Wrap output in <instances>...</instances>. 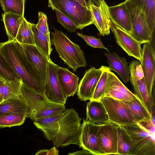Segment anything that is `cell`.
I'll use <instances>...</instances> for the list:
<instances>
[{
    "label": "cell",
    "mask_w": 155,
    "mask_h": 155,
    "mask_svg": "<svg viewBox=\"0 0 155 155\" xmlns=\"http://www.w3.org/2000/svg\"><path fill=\"white\" fill-rule=\"evenodd\" d=\"M38 21L36 27L39 32L50 39V32L47 22V17L44 13L39 12L38 13Z\"/></svg>",
    "instance_id": "38"
},
{
    "label": "cell",
    "mask_w": 155,
    "mask_h": 155,
    "mask_svg": "<svg viewBox=\"0 0 155 155\" xmlns=\"http://www.w3.org/2000/svg\"><path fill=\"white\" fill-rule=\"evenodd\" d=\"M21 91V96L28 107L27 117L33 121L56 115L65 110L64 104L51 101L45 94L37 93L24 84Z\"/></svg>",
    "instance_id": "2"
},
{
    "label": "cell",
    "mask_w": 155,
    "mask_h": 155,
    "mask_svg": "<svg viewBox=\"0 0 155 155\" xmlns=\"http://www.w3.org/2000/svg\"><path fill=\"white\" fill-rule=\"evenodd\" d=\"M33 32L35 45L41 50L49 58L52 51L50 39L38 32L36 25L30 23Z\"/></svg>",
    "instance_id": "29"
},
{
    "label": "cell",
    "mask_w": 155,
    "mask_h": 155,
    "mask_svg": "<svg viewBox=\"0 0 155 155\" xmlns=\"http://www.w3.org/2000/svg\"><path fill=\"white\" fill-rule=\"evenodd\" d=\"M81 119L74 109L65 110L58 121L59 129L57 134L52 140L54 146L58 148L73 144L81 148Z\"/></svg>",
    "instance_id": "4"
},
{
    "label": "cell",
    "mask_w": 155,
    "mask_h": 155,
    "mask_svg": "<svg viewBox=\"0 0 155 155\" xmlns=\"http://www.w3.org/2000/svg\"><path fill=\"white\" fill-rule=\"evenodd\" d=\"M152 135L133 143L129 155H155L154 134Z\"/></svg>",
    "instance_id": "24"
},
{
    "label": "cell",
    "mask_w": 155,
    "mask_h": 155,
    "mask_svg": "<svg viewBox=\"0 0 155 155\" xmlns=\"http://www.w3.org/2000/svg\"><path fill=\"white\" fill-rule=\"evenodd\" d=\"M138 124L150 135L155 133V126L151 119H145L137 122Z\"/></svg>",
    "instance_id": "40"
},
{
    "label": "cell",
    "mask_w": 155,
    "mask_h": 155,
    "mask_svg": "<svg viewBox=\"0 0 155 155\" xmlns=\"http://www.w3.org/2000/svg\"><path fill=\"white\" fill-rule=\"evenodd\" d=\"M4 84L0 86V102L3 100Z\"/></svg>",
    "instance_id": "44"
},
{
    "label": "cell",
    "mask_w": 155,
    "mask_h": 155,
    "mask_svg": "<svg viewBox=\"0 0 155 155\" xmlns=\"http://www.w3.org/2000/svg\"><path fill=\"white\" fill-rule=\"evenodd\" d=\"M25 0H0L4 13L24 16Z\"/></svg>",
    "instance_id": "31"
},
{
    "label": "cell",
    "mask_w": 155,
    "mask_h": 155,
    "mask_svg": "<svg viewBox=\"0 0 155 155\" xmlns=\"http://www.w3.org/2000/svg\"><path fill=\"white\" fill-rule=\"evenodd\" d=\"M117 126L110 123L101 125L98 131V141L105 155H117Z\"/></svg>",
    "instance_id": "16"
},
{
    "label": "cell",
    "mask_w": 155,
    "mask_h": 155,
    "mask_svg": "<svg viewBox=\"0 0 155 155\" xmlns=\"http://www.w3.org/2000/svg\"><path fill=\"white\" fill-rule=\"evenodd\" d=\"M63 114V112L52 116L38 119L33 121V124L38 129L43 132L45 138L48 140L52 141L58 132V121Z\"/></svg>",
    "instance_id": "21"
},
{
    "label": "cell",
    "mask_w": 155,
    "mask_h": 155,
    "mask_svg": "<svg viewBox=\"0 0 155 155\" xmlns=\"http://www.w3.org/2000/svg\"><path fill=\"white\" fill-rule=\"evenodd\" d=\"M87 2L91 13L93 24L96 27L101 36L108 35L110 33L111 22L109 6L104 0H101L98 5H94L90 0Z\"/></svg>",
    "instance_id": "12"
},
{
    "label": "cell",
    "mask_w": 155,
    "mask_h": 155,
    "mask_svg": "<svg viewBox=\"0 0 155 155\" xmlns=\"http://www.w3.org/2000/svg\"><path fill=\"white\" fill-rule=\"evenodd\" d=\"M108 10L111 22L130 34L132 29L130 16L125 1L117 5L109 6Z\"/></svg>",
    "instance_id": "18"
},
{
    "label": "cell",
    "mask_w": 155,
    "mask_h": 155,
    "mask_svg": "<svg viewBox=\"0 0 155 155\" xmlns=\"http://www.w3.org/2000/svg\"><path fill=\"white\" fill-rule=\"evenodd\" d=\"M151 120L153 124L155 125V113L154 110H153V111L151 114Z\"/></svg>",
    "instance_id": "46"
},
{
    "label": "cell",
    "mask_w": 155,
    "mask_h": 155,
    "mask_svg": "<svg viewBox=\"0 0 155 155\" xmlns=\"http://www.w3.org/2000/svg\"><path fill=\"white\" fill-rule=\"evenodd\" d=\"M101 125L93 123L84 119L81 124V147L93 155H105L98 138V133Z\"/></svg>",
    "instance_id": "9"
},
{
    "label": "cell",
    "mask_w": 155,
    "mask_h": 155,
    "mask_svg": "<svg viewBox=\"0 0 155 155\" xmlns=\"http://www.w3.org/2000/svg\"><path fill=\"white\" fill-rule=\"evenodd\" d=\"M28 107L24 100L20 97L3 100L0 102V115L5 114L25 115L28 114Z\"/></svg>",
    "instance_id": "23"
},
{
    "label": "cell",
    "mask_w": 155,
    "mask_h": 155,
    "mask_svg": "<svg viewBox=\"0 0 155 155\" xmlns=\"http://www.w3.org/2000/svg\"><path fill=\"white\" fill-rule=\"evenodd\" d=\"M21 44L26 55L45 84L48 81L49 61L51 58L35 45Z\"/></svg>",
    "instance_id": "13"
},
{
    "label": "cell",
    "mask_w": 155,
    "mask_h": 155,
    "mask_svg": "<svg viewBox=\"0 0 155 155\" xmlns=\"http://www.w3.org/2000/svg\"><path fill=\"white\" fill-rule=\"evenodd\" d=\"M117 155H129L133 145L129 134L120 126H117Z\"/></svg>",
    "instance_id": "27"
},
{
    "label": "cell",
    "mask_w": 155,
    "mask_h": 155,
    "mask_svg": "<svg viewBox=\"0 0 155 155\" xmlns=\"http://www.w3.org/2000/svg\"><path fill=\"white\" fill-rule=\"evenodd\" d=\"M59 154V151L56 148L55 146H54L49 150L48 149H42L38 151L35 155H58Z\"/></svg>",
    "instance_id": "41"
},
{
    "label": "cell",
    "mask_w": 155,
    "mask_h": 155,
    "mask_svg": "<svg viewBox=\"0 0 155 155\" xmlns=\"http://www.w3.org/2000/svg\"><path fill=\"white\" fill-rule=\"evenodd\" d=\"M77 34L82 38L89 46L93 48L104 49L109 52L108 48L103 44L101 38H97L92 36L84 35L79 33H77Z\"/></svg>",
    "instance_id": "39"
},
{
    "label": "cell",
    "mask_w": 155,
    "mask_h": 155,
    "mask_svg": "<svg viewBox=\"0 0 155 155\" xmlns=\"http://www.w3.org/2000/svg\"><path fill=\"white\" fill-rule=\"evenodd\" d=\"M94 5H98L101 0H90Z\"/></svg>",
    "instance_id": "47"
},
{
    "label": "cell",
    "mask_w": 155,
    "mask_h": 155,
    "mask_svg": "<svg viewBox=\"0 0 155 155\" xmlns=\"http://www.w3.org/2000/svg\"><path fill=\"white\" fill-rule=\"evenodd\" d=\"M30 23L24 17L15 39L20 44L35 45Z\"/></svg>",
    "instance_id": "28"
},
{
    "label": "cell",
    "mask_w": 155,
    "mask_h": 155,
    "mask_svg": "<svg viewBox=\"0 0 155 155\" xmlns=\"http://www.w3.org/2000/svg\"><path fill=\"white\" fill-rule=\"evenodd\" d=\"M86 120L99 125L110 123L105 108L100 100H91L87 103Z\"/></svg>",
    "instance_id": "20"
},
{
    "label": "cell",
    "mask_w": 155,
    "mask_h": 155,
    "mask_svg": "<svg viewBox=\"0 0 155 155\" xmlns=\"http://www.w3.org/2000/svg\"><path fill=\"white\" fill-rule=\"evenodd\" d=\"M125 2L130 16L132 29L130 35L141 44L150 43L153 33L149 27L144 12L129 1Z\"/></svg>",
    "instance_id": "7"
},
{
    "label": "cell",
    "mask_w": 155,
    "mask_h": 155,
    "mask_svg": "<svg viewBox=\"0 0 155 155\" xmlns=\"http://www.w3.org/2000/svg\"><path fill=\"white\" fill-rule=\"evenodd\" d=\"M109 71L108 67L105 66L91 100L100 101L104 97Z\"/></svg>",
    "instance_id": "35"
},
{
    "label": "cell",
    "mask_w": 155,
    "mask_h": 155,
    "mask_svg": "<svg viewBox=\"0 0 155 155\" xmlns=\"http://www.w3.org/2000/svg\"><path fill=\"white\" fill-rule=\"evenodd\" d=\"M129 68L130 80L134 94L151 114L154 102L153 96L150 95L148 91L140 61L137 60L132 61L130 64Z\"/></svg>",
    "instance_id": "6"
},
{
    "label": "cell",
    "mask_w": 155,
    "mask_h": 155,
    "mask_svg": "<svg viewBox=\"0 0 155 155\" xmlns=\"http://www.w3.org/2000/svg\"><path fill=\"white\" fill-rule=\"evenodd\" d=\"M110 71H113L119 76L123 81L127 83L130 81V73L128 63L124 57H120L115 52L104 54Z\"/></svg>",
    "instance_id": "22"
},
{
    "label": "cell",
    "mask_w": 155,
    "mask_h": 155,
    "mask_svg": "<svg viewBox=\"0 0 155 155\" xmlns=\"http://www.w3.org/2000/svg\"><path fill=\"white\" fill-rule=\"evenodd\" d=\"M0 51L25 85L45 94V84L26 55L21 44L15 39L0 44Z\"/></svg>",
    "instance_id": "1"
},
{
    "label": "cell",
    "mask_w": 155,
    "mask_h": 155,
    "mask_svg": "<svg viewBox=\"0 0 155 155\" xmlns=\"http://www.w3.org/2000/svg\"><path fill=\"white\" fill-rule=\"evenodd\" d=\"M48 6L68 17L80 30L93 24L89 8L84 6L76 0H48Z\"/></svg>",
    "instance_id": "5"
},
{
    "label": "cell",
    "mask_w": 155,
    "mask_h": 155,
    "mask_svg": "<svg viewBox=\"0 0 155 155\" xmlns=\"http://www.w3.org/2000/svg\"><path fill=\"white\" fill-rule=\"evenodd\" d=\"M110 29L117 44L128 56L133 57L140 61L142 54L141 44L130 34L115 25L112 22Z\"/></svg>",
    "instance_id": "11"
},
{
    "label": "cell",
    "mask_w": 155,
    "mask_h": 155,
    "mask_svg": "<svg viewBox=\"0 0 155 155\" xmlns=\"http://www.w3.org/2000/svg\"><path fill=\"white\" fill-rule=\"evenodd\" d=\"M23 84L21 80L5 81L4 86L3 100L20 97L22 95Z\"/></svg>",
    "instance_id": "30"
},
{
    "label": "cell",
    "mask_w": 155,
    "mask_h": 155,
    "mask_svg": "<svg viewBox=\"0 0 155 155\" xmlns=\"http://www.w3.org/2000/svg\"><path fill=\"white\" fill-rule=\"evenodd\" d=\"M57 73L62 91L67 97L73 96L77 92L79 77L65 68L58 66Z\"/></svg>",
    "instance_id": "19"
},
{
    "label": "cell",
    "mask_w": 155,
    "mask_h": 155,
    "mask_svg": "<svg viewBox=\"0 0 155 155\" xmlns=\"http://www.w3.org/2000/svg\"><path fill=\"white\" fill-rule=\"evenodd\" d=\"M27 116L25 115L5 114L0 115V128L10 127L22 125Z\"/></svg>",
    "instance_id": "32"
},
{
    "label": "cell",
    "mask_w": 155,
    "mask_h": 155,
    "mask_svg": "<svg viewBox=\"0 0 155 155\" xmlns=\"http://www.w3.org/2000/svg\"><path fill=\"white\" fill-rule=\"evenodd\" d=\"M141 67L149 94L152 92L155 74V54L154 49L150 44H144L142 49Z\"/></svg>",
    "instance_id": "15"
},
{
    "label": "cell",
    "mask_w": 155,
    "mask_h": 155,
    "mask_svg": "<svg viewBox=\"0 0 155 155\" xmlns=\"http://www.w3.org/2000/svg\"><path fill=\"white\" fill-rule=\"evenodd\" d=\"M53 10L55 11L57 21L61 24L68 32H75L78 29L77 25L68 17L55 9Z\"/></svg>",
    "instance_id": "37"
},
{
    "label": "cell",
    "mask_w": 155,
    "mask_h": 155,
    "mask_svg": "<svg viewBox=\"0 0 155 155\" xmlns=\"http://www.w3.org/2000/svg\"><path fill=\"white\" fill-rule=\"evenodd\" d=\"M104 97H110L120 101H131L138 98L110 70L108 72Z\"/></svg>",
    "instance_id": "17"
},
{
    "label": "cell",
    "mask_w": 155,
    "mask_h": 155,
    "mask_svg": "<svg viewBox=\"0 0 155 155\" xmlns=\"http://www.w3.org/2000/svg\"><path fill=\"white\" fill-rule=\"evenodd\" d=\"M143 12L149 27L153 33L155 26V0H148Z\"/></svg>",
    "instance_id": "36"
},
{
    "label": "cell",
    "mask_w": 155,
    "mask_h": 155,
    "mask_svg": "<svg viewBox=\"0 0 155 155\" xmlns=\"http://www.w3.org/2000/svg\"><path fill=\"white\" fill-rule=\"evenodd\" d=\"M24 16L11 13H4L2 15L3 21L8 41L14 40Z\"/></svg>",
    "instance_id": "25"
},
{
    "label": "cell",
    "mask_w": 155,
    "mask_h": 155,
    "mask_svg": "<svg viewBox=\"0 0 155 155\" xmlns=\"http://www.w3.org/2000/svg\"><path fill=\"white\" fill-rule=\"evenodd\" d=\"M100 101L105 108L110 123L120 126L138 124L120 101L108 97H104Z\"/></svg>",
    "instance_id": "8"
},
{
    "label": "cell",
    "mask_w": 155,
    "mask_h": 155,
    "mask_svg": "<svg viewBox=\"0 0 155 155\" xmlns=\"http://www.w3.org/2000/svg\"><path fill=\"white\" fill-rule=\"evenodd\" d=\"M5 81L4 80L0 78V86L4 84Z\"/></svg>",
    "instance_id": "48"
},
{
    "label": "cell",
    "mask_w": 155,
    "mask_h": 155,
    "mask_svg": "<svg viewBox=\"0 0 155 155\" xmlns=\"http://www.w3.org/2000/svg\"><path fill=\"white\" fill-rule=\"evenodd\" d=\"M129 134L133 143H136L150 135L138 124L120 126Z\"/></svg>",
    "instance_id": "34"
},
{
    "label": "cell",
    "mask_w": 155,
    "mask_h": 155,
    "mask_svg": "<svg viewBox=\"0 0 155 155\" xmlns=\"http://www.w3.org/2000/svg\"><path fill=\"white\" fill-rule=\"evenodd\" d=\"M58 66L51 59H49L48 79L45 84V94L51 101L64 104L67 98L62 91L58 79L57 73Z\"/></svg>",
    "instance_id": "14"
},
{
    "label": "cell",
    "mask_w": 155,
    "mask_h": 155,
    "mask_svg": "<svg viewBox=\"0 0 155 155\" xmlns=\"http://www.w3.org/2000/svg\"><path fill=\"white\" fill-rule=\"evenodd\" d=\"M144 11L148 0H127Z\"/></svg>",
    "instance_id": "42"
},
{
    "label": "cell",
    "mask_w": 155,
    "mask_h": 155,
    "mask_svg": "<svg viewBox=\"0 0 155 155\" xmlns=\"http://www.w3.org/2000/svg\"><path fill=\"white\" fill-rule=\"evenodd\" d=\"M85 7H89L87 1L86 0H76Z\"/></svg>",
    "instance_id": "45"
},
{
    "label": "cell",
    "mask_w": 155,
    "mask_h": 155,
    "mask_svg": "<svg viewBox=\"0 0 155 155\" xmlns=\"http://www.w3.org/2000/svg\"><path fill=\"white\" fill-rule=\"evenodd\" d=\"M54 28V32L51 34V43L54 46L60 58L75 72L80 67H86V60L80 46L61 31Z\"/></svg>",
    "instance_id": "3"
},
{
    "label": "cell",
    "mask_w": 155,
    "mask_h": 155,
    "mask_svg": "<svg viewBox=\"0 0 155 155\" xmlns=\"http://www.w3.org/2000/svg\"><path fill=\"white\" fill-rule=\"evenodd\" d=\"M0 78L5 81L21 80L7 62L0 51Z\"/></svg>",
    "instance_id": "33"
},
{
    "label": "cell",
    "mask_w": 155,
    "mask_h": 155,
    "mask_svg": "<svg viewBox=\"0 0 155 155\" xmlns=\"http://www.w3.org/2000/svg\"><path fill=\"white\" fill-rule=\"evenodd\" d=\"M120 101L137 122L145 119H151V114L138 97L131 101Z\"/></svg>",
    "instance_id": "26"
},
{
    "label": "cell",
    "mask_w": 155,
    "mask_h": 155,
    "mask_svg": "<svg viewBox=\"0 0 155 155\" xmlns=\"http://www.w3.org/2000/svg\"><path fill=\"white\" fill-rule=\"evenodd\" d=\"M105 66L97 69L94 67L86 70L80 80L77 91V95L81 101L91 100L93 97L98 82Z\"/></svg>",
    "instance_id": "10"
},
{
    "label": "cell",
    "mask_w": 155,
    "mask_h": 155,
    "mask_svg": "<svg viewBox=\"0 0 155 155\" xmlns=\"http://www.w3.org/2000/svg\"><path fill=\"white\" fill-rule=\"evenodd\" d=\"M92 154L88 150L83 149L82 150L78 151L72 153H70L68 155H90Z\"/></svg>",
    "instance_id": "43"
}]
</instances>
